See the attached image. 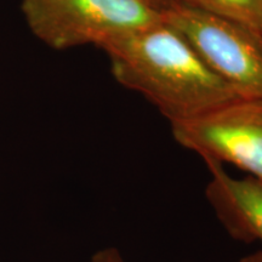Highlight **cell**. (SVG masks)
Here are the masks:
<instances>
[{"instance_id": "cell-7", "label": "cell", "mask_w": 262, "mask_h": 262, "mask_svg": "<svg viewBox=\"0 0 262 262\" xmlns=\"http://www.w3.org/2000/svg\"><path fill=\"white\" fill-rule=\"evenodd\" d=\"M91 262H124V260L117 249L108 248L95 254Z\"/></svg>"}, {"instance_id": "cell-3", "label": "cell", "mask_w": 262, "mask_h": 262, "mask_svg": "<svg viewBox=\"0 0 262 262\" xmlns=\"http://www.w3.org/2000/svg\"><path fill=\"white\" fill-rule=\"evenodd\" d=\"M162 19L243 100H262V38L244 26L170 0Z\"/></svg>"}, {"instance_id": "cell-5", "label": "cell", "mask_w": 262, "mask_h": 262, "mask_svg": "<svg viewBox=\"0 0 262 262\" xmlns=\"http://www.w3.org/2000/svg\"><path fill=\"white\" fill-rule=\"evenodd\" d=\"M211 179L206 186V199L231 237L244 243H262V181L254 176L235 179L224 164L204 160Z\"/></svg>"}, {"instance_id": "cell-4", "label": "cell", "mask_w": 262, "mask_h": 262, "mask_svg": "<svg viewBox=\"0 0 262 262\" xmlns=\"http://www.w3.org/2000/svg\"><path fill=\"white\" fill-rule=\"evenodd\" d=\"M170 124L182 147L262 181V100L239 98Z\"/></svg>"}, {"instance_id": "cell-1", "label": "cell", "mask_w": 262, "mask_h": 262, "mask_svg": "<svg viewBox=\"0 0 262 262\" xmlns=\"http://www.w3.org/2000/svg\"><path fill=\"white\" fill-rule=\"evenodd\" d=\"M103 51L118 83L146 97L170 123L241 98L163 19L112 42Z\"/></svg>"}, {"instance_id": "cell-9", "label": "cell", "mask_w": 262, "mask_h": 262, "mask_svg": "<svg viewBox=\"0 0 262 262\" xmlns=\"http://www.w3.org/2000/svg\"><path fill=\"white\" fill-rule=\"evenodd\" d=\"M146 2L149 3L153 8H156L157 10H160L164 5L166 4V3L169 2V0H146Z\"/></svg>"}, {"instance_id": "cell-2", "label": "cell", "mask_w": 262, "mask_h": 262, "mask_svg": "<svg viewBox=\"0 0 262 262\" xmlns=\"http://www.w3.org/2000/svg\"><path fill=\"white\" fill-rule=\"evenodd\" d=\"M33 34L55 50L95 45L107 48L162 19L146 0H22Z\"/></svg>"}, {"instance_id": "cell-8", "label": "cell", "mask_w": 262, "mask_h": 262, "mask_svg": "<svg viewBox=\"0 0 262 262\" xmlns=\"http://www.w3.org/2000/svg\"><path fill=\"white\" fill-rule=\"evenodd\" d=\"M239 262H262V251H257L253 255H249V256L242 258Z\"/></svg>"}, {"instance_id": "cell-6", "label": "cell", "mask_w": 262, "mask_h": 262, "mask_svg": "<svg viewBox=\"0 0 262 262\" xmlns=\"http://www.w3.org/2000/svg\"><path fill=\"white\" fill-rule=\"evenodd\" d=\"M173 2L182 3L219 17L237 22L262 38V0H173Z\"/></svg>"}]
</instances>
